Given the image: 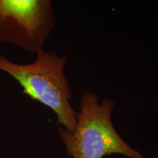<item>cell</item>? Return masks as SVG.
<instances>
[{
  "label": "cell",
  "mask_w": 158,
  "mask_h": 158,
  "mask_svg": "<svg viewBox=\"0 0 158 158\" xmlns=\"http://www.w3.org/2000/svg\"><path fill=\"white\" fill-rule=\"evenodd\" d=\"M68 59L66 55L44 49L38 51L36 59L29 64H19L0 55V71L14 78L23 94L50 108L60 127L73 132L77 112L70 103L73 93L64 73Z\"/></svg>",
  "instance_id": "1"
},
{
  "label": "cell",
  "mask_w": 158,
  "mask_h": 158,
  "mask_svg": "<svg viewBox=\"0 0 158 158\" xmlns=\"http://www.w3.org/2000/svg\"><path fill=\"white\" fill-rule=\"evenodd\" d=\"M99 99L95 92L83 91L75 130L70 132L58 127L68 155L73 158H103L120 154L129 158H145L128 145L114 128L111 114L115 102L108 98L101 102Z\"/></svg>",
  "instance_id": "2"
},
{
  "label": "cell",
  "mask_w": 158,
  "mask_h": 158,
  "mask_svg": "<svg viewBox=\"0 0 158 158\" xmlns=\"http://www.w3.org/2000/svg\"><path fill=\"white\" fill-rule=\"evenodd\" d=\"M56 22L50 0H0V43L37 54Z\"/></svg>",
  "instance_id": "3"
}]
</instances>
